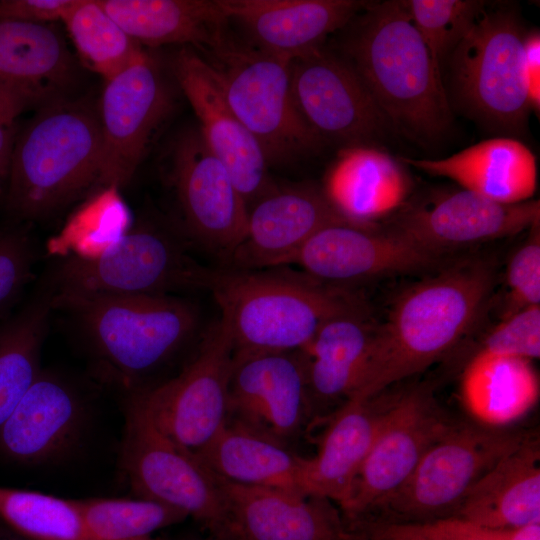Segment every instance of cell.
Masks as SVG:
<instances>
[{"mask_svg": "<svg viewBox=\"0 0 540 540\" xmlns=\"http://www.w3.org/2000/svg\"><path fill=\"white\" fill-rule=\"evenodd\" d=\"M539 221L538 200L505 204L461 188L406 202L382 226L441 258L449 251L521 233Z\"/></svg>", "mask_w": 540, "mask_h": 540, "instance_id": "cell-15", "label": "cell"}, {"mask_svg": "<svg viewBox=\"0 0 540 540\" xmlns=\"http://www.w3.org/2000/svg\"><path fill=\"white\" fill-rule=\"evenodd\" d=\"M74 500L96 540H160L152 533L189 517L180 509L140 497Z\"/></svg>", "mask_w": 540, "mask_h": 540, "instance_id": "cell-36", "label": "cell"}, {"mask_svg": "<svg viewBox=\"0 0 540 540\" xmlns=\"http://www.w3.org/2000/svg\"><path fill=\"white\" fill-rule=\"evenodd\" d=\"M361 540H363V539L361 538Z\"/></svg>", "mask_w": 540, "mask_h": 540, "instance_id": "cell-50", "label": "cell"}, {"mask_svg": "<svg viewBox=\"0 0 540 540\" xmlns=\"http://www.w3.org/2000/svg\"><path fill=\"white\" fill-rule=\"evenodd\" d=\"M341 56L358 75L391 129L428 144L452 124L451 106L436 64L404 0L368 2Z\"/></svg>", "mask_w": 540, "mask_h": 540, "instance_id": "cell-2", "label": "cell"}, {"mask_svg": "<svg viewBox=\"0 0 540 540\" xmlns=\"http://www.w3.org/2000/svg\"><path fill=\"white\" fill-rule=\"evenodd\" d=\"M61 21L82 61L106 81L125 70L143 51L98 0H77Z\"/></svg>", "mask_w": 540, "mask_h": 540, "instance_id": "cell-34", "label": "cell"}, {"mask_svg": "<svg viewBox=\"0 0 540 540\" xmlns=\"http://www.w3.org/2000/svg\"><path fill=\"white\" fill-rule=\"evenodd\" d=\"M539 224L531 227L529 238L517 249L508 263V308L504 316L525 307L540 305Z\"/></svg>", "mask_w": 540, "mask_h": 540, "instance_id": "cell-41", "label": "cell"}, {"mask_svg": "<svg viewBox=\"0 0 540 540\" xmlns=\"http://www.w3.org/2000/svg\"><path fill=\"white\" fill-rule=\"evenodd\" d=\"M140 45H193L210 52L226 37L218 0H98Z\"/></svg>", "mask_w": 540, "mask_h": 540, "instance_id": "cell-30", "label": "cell"}, {"mask_svg": "<svg viewBox=\"0 0 540 540\" xmlns=\"http://www.w3.org/2000/svg\"><path fill=\"white\" fill-rule=\"evenodd\" d=\"M540 394L531 360L479 350L464 368L460 397L481 426L499 429L525 416Z\"/></svg>", "mask_w": 540, "mask_h": 540, "instance_id": "cell-31", "label": "cell"}, {"mask_svg": "<svg viewBox=\"0 0 540 540\" xmlns=\"http://www.w3.org/2000/svg\"><path fill=\"white\" fill-rule=\"evenodd\" d=\"M456 519L485 529L540 522V448L528 437L470 489Z\"/></svg>", "mask_w": 540, "mask_h": 540, "instance_id": "cell-29", "label": "cell"}, {"mask_svg": "<svg viewBox=\"0 0 540 540\" xmlns=\"http://www.w3.org/2000/svg\"><path fill=\"white\" fill-rule=\"evenodd\" d=\"M174 76L199 121V131L213 154L226 166L247 205L273 185L268 162L255 138L230 108L217 72L188 46L173 59Z\"/></svg>", "mask_w": 540, "mask_h": 540, "instance_id": "cell-18", "label": "cell"}, {"mask_svg": "<svg viewBox=\"0 0 540 540\" xmlns=\"http://www.w3.org/2000/svg\"><path fill=\"white\" fill-rule=\"evenodd\" d=\"M453 424L425 387L394 398L350 490L339 506L347 521L370 514L409 477Z\"/></svg>", "mask_w": 540, "mask_h": 540, "instance_id": "cell-12", "label": "cell"}, {"mask_svg": "<svg viewBox=\"0 0 540 540\" xmlns=\"http://www.w3.org/2000/svg\"><path fill=\"white\" fill-rule=\"evenodd\" d=\"M294 102L321 139L369 145L391 129L370 93L341 57L320 47L290 60Z\"/></svg>", "mask_w": 540, "mask_h": 540, "instance_id": "cell-16", "label": "cell"}, {"mask_svg": "<svg viewBox=\"0 0 540 540\" xmlns=\"http://www.w3.org/2000/svg\"><path fill=\"white\" fill-rule=\"evenodd\" d=\"M408 14L436 64L442 63L487 6L479 0H404Z\"/></svg>", "mask_w": 540, "mask_h": 540, "instance_id": "cell-37", "label": "cell"}, {"mask_svg": "<svg viewBox=\"0 0 540 540\" xmlns=\"http://www.w3.org/2000/svg\"><path fill=\"white\" fill-rule=\"evenodd\" d=\"M54 287V286H53ZM54 310L71 317L104 375L130 391L166 366L193 338L198 312L175 295L56 292Z\"/></svg>", "mask_w": 540, "mask_h": 540, "instance_id": "cell-4", "label": "cell"}, {"mask_svg": "<svg viewBox=\"0 0 540 540\" xmlns=\"http://www.w3.org/2000/svg\"><path fill=\"white\" fill-rule=\"evenodd\" d=\"M170 109L171 98L160 68L144 51L106 81L98 112L101 189L118 190L130 182Z\"/></svg>", "mask_w": 540, "mask_h": 540, "instance_id": "cell-14", "label": "cell"}, {"mask_svg": "<svg viewBox=\"0 0 540 540\" xmlns=\"http://www.w3.org/2000/svg\"><path fill=\"white\" fill-rule=\"evenodd\" d=\"M2 179L0 178V197L2 196L3 194V185H2Z\"/></svg>", "mask_w": 540, "mask_h": 540, "instance_id": "cell-49", "label": "cell"}, {"mask_svg": "<svg viewBox=\"0 0 540 540\" xmlns=\"http://www.w3.org/2000/svg\"><path fill=\"white\" fill-rule=\"evenodd\" d=\"M392 400L382 402V393L365 400L351 398L333 412L317 454L304 459L305 495L342 504Z\"/></svg>", "mask_w": 540, "mask_h": 540, "instance_id": "cell-26", "label": "cell"}, {"mask_svg": "<svg viewBox=\"0 0 540 540\" xmlns=\"http://www.w3.org/2000/svg\"><path fill=\"white\" fill-rule=\"evenodd\" d=\"M495 277L493 263L471 259L404 289L375 326L367 365L351 398L375 397L448 354L476 324Z\"/></svg>", "mask_w": 540, "mask_h": 540, "instance_id": "cell-1", "label": "cell"}, {"mask_svg": "<svg viewBox=\"0 0 540 540\" xmlns=\"http://www.w3.org/2000/svg\"><path fill=\"white\" fill-rule=\"evenodd\" d=\"M481 350L528 360L540 357V305L503 317L484 340Z\"/></svg>", "mask_w": 540, "mask_h": 540, "instance_id": "cell-39", "label": "cell"}, {"mask_svg": "<svg viewBox=\"0 0 540 540\" xmlns=\"http://www.w3.org/2000/svg\"><path fill=\"white\" fill-rule=\"evenodd\" d=\"M195 458L230 482L307 496L302 483L305 457L241 427L225 423Z\"/></svg>", "mask_w": 540, "mask_h": 540, "instance_id": "cell-32", "label": "cell"}, {"mask_svg": "<svg viewBox=\"0 0 540 540\" xmlns=\"http://www.w3.org/2000/svg\"><path fill=\"white\" fill-rule=\"evenodd\" d=\"M73 62L48 24L0 18V94L19 112L68 84Z\"/></svg>", "mask_w": 540, "mask_h": 540, "instance_id": "cell-27", "label": "cell"}, {"mask_svg": "<svg viewBox=\"0 0 540 540\" xmlns=\"http://www.w3.org/2000/svg\"><path fill=\"white\" fill-rule=\"evenodd\" d=\"M120 459L137 497L180 509L209 532L231 527L218 477L160 432L134 393L127 403Z\"/></svg>", "mask_w": 540, "mask_h": 540, "instance_id": "cell-10", "label": "cell"}, {"mask_svg": "<svg viewBox=\"0 0 540 540\" xmlns=\"http://www.w3.org/2000/svg\"><path fill=\"white\" fill-rule=\"evenodd\" d=\"M171 180L188 234L229 259L244 237L249 207L199 129L176 141Z\"/></svg>", "mask_w": 540, "mask_h": 540, "instance_id": "cell-17", "label": "cell"}, {"mask_svg": "<svg viewBox=\"0 0 540 540\" xmlns=\"http://www.w3.org/2000/svg\"><path fill=\"white\" fill-rule=\"evenodd\" d=\"M525 35L512 8L486 6L448 57L454 101L473 119L509 137L525 130L531 111Z\"/></svg>", "mask_w": 540, "mask_h": 540, "instance_id": "cell-6", "label": "cell"}, {"mask_svg": "<svg viewBox=\"0 0 540 540\" xmlns=\"http://www.w3.org/2000/svg\"><path fill=\"white\" fill-rule=\"evenodd\" d=\"M525 438L496 428L453 424L427 449L405 482L358 521L425 523L454 518L475 483Z\"/></svg>", "mask_w": 540, "mask_h": 540, "instance_id": "cell-8", "label": "cell"}, {"mask_svg": "<svg viewBox=\"0 0 540 540\" xmlns=\"http://www.w3.org/2000/svg\"><path fill=\"white\" fill-rule=\"evenodd\" d=\"M410 189L399 159L370 145H355L339 151L322 190L348 221L378 227L407 202Z\"/></svg>", "mask_w": 540, "mask_h": 540, "instance_id": "cell-24", "label": "cell"}, {"mask_svg": "<svg viewBox=\"0 0 540 540\" xmlns=\"http://www.w3.org/2000/svg\"><path fill=\"white\" fill-rule=\"evenodd\" d=\"M77 0H0V18L33 23L62 20Z\"/></svg>", "mask_w": 540, "mask_h": 540, "instance_id": "cell-42", "label": "cell"}, {"mask_svg": "<svg viewBox=\"0 0 540 540\" xmlns=\"http://www.w3.org/2000/svg\"><path fill=\"white\" fill-rule=\"evenodd\" d=\"M216 270L194 259L175 235L138 224L95 255L69 254L51 282L56 292L173 295L209 291Z\"/></svg>", "mask_w": 540, "mask_h": 540, "instance_id": "cell-7", "label": "cell"}, {"mask_svg": "<svg viewBox=\"0 0 540 540\" xmlns=\"http://www.w3.org/2000/svg\"><path fill=\"white\" fill-rule=\"evenodd\" d=\"M19 113L20 112L0 94V115L8 120L14 121Z\"/></svg>", "mask_w": 540, "mask_h": 540, "instance_id": "cell-47", "label": "cell"}, {"mask_svg": "<svg viewBox=\"0 0 540 540\" xmlns=\"http://www.w3.org/2000/svg\"><path fill=\"white\" fill-rule=\"evenodd\" d=\"M226 100L270 163L293 160L320 147L294 102L290 60L228 36L209 52Z\"/></svg>", "mask_w": 540, "mask_h": 540, "instance_id": "cell-9", "label": "cell"}, {"mask_svg": "<svg viewBox=\"0 0 540 540\" xmlns=\"http://www.w3.org/2000/svg\"><path fill=\"white\" fill-rule=\"evenodd\" d=\"M0 540H27V539L23 537L20 538L17 536L10 535L7 532L0 529Z\"/></svg>", "mask_w": 540, "mask_h": 540, "instance_id": "cell-48", "label": "cell"}, {"mask_svg": "<svg viewBox=\"0 0 540 540\" xmlns=\"http://www.w3.org/2000/svg\"><path fill=\"white\" fill-rule=\"evenodd\" d=\"M440 257L380 225L336 224L312 236L293 263L308 275L333 284L433 269Z\"/></svg>", "mask_w": 540, "mask_h": 540, "instance_id": "cell-20", "label": "cell"}, {"mask_svg": "<svg viewBox=\"0 0 540 540\" xmlns=\"http://www.w3.org/2000/svg\"><path fill=\"white\" fill-rule=\"evenodd\" d=\"M227 20H235L253 46L289 59L322 47L367 5L357 0H218Z\"/></svg>", "mask_w": 540, "mask_h": 540, "instance_id": "cell-23", "label": "cell"}, {"mask_svg": "<svg viewBox=\"0 0 540 540\" xmlns=\"http://www.w3.org/2000/svg\"><path fill=\"white\" fill-rule=\"evenodd\" d=\"M336 224L354 223L334 208L322 189L272 186L248 209L244 237L228 260L239 270L293 263L312 236Z\"/></svg>", "mask_w": 540, "mask_h": 540, "instance_id": "cell-19", "label": "cell"}, {"mask_svg": "<svg viewBox=\"0 0 540 540\" xmlns=\"http://www.w3.org/2000/svg\"><path fill=\"white\" fill-rule=\"evenodd\" d=\"M481 529L489 540H540V522L516 528Z\"/></svg>", "mask_w": 540, "mask_h": 540, "instance_id": "cell-45", "label": "cell"}, {"mask_svg": "<svg viewBox=\"0 0 540 540\" xmlns=\"http://www.w3.org/2000/svg\"><path fill=\"white\" fill-rule=\"evenodd\" d=\"M84 419L85 406L76 389L41 370L0 425V453L27 465L58 461L77 446Z\"/></svg>", "mask_w": 540, "mask_h": 540, "instance_id": "cell-22", "label": "cell"}, {"mask_svg": "<svg viewBox=\"0 0 540 540\" xmlns=\"http://www.w3.org/2000/svg\"><path fill=\"white\" fill-rule=\"evenodd\" d=\"M399 161L505 204L531 200L537 187L535 155L523 142L509 136L481 141L446 158L400 157Z\"/></svg>", "mask_w": 540, "mask_h": 540, "instance_id": "cell-25", "label": "cell"}, {"mask_svg": "<svg viewBox=\"0 0 540 540\" xmlns=\"http://www.w3.org/2000/svg\"><path fill=\"white\" fill-rule=\"evenodd\" d=\"M0 520L27 540H96L74 499L0 487Z\"/></svg>", "mask_w": 540, "mask_h": 540, "instance_id": "cell-35", "label": "cell"}, {"mask_svg": "<svg viewBox=\"0 0 540 540\" xmlns=\"http://www.w3.org/2000/svg\"><path fill=\"white\" fill-rule=\"evenodd\" d=\"M100 165L98 113L79 101L49 103L15 139L8 213L20 222L51 216L99 187Z\"/></svg>", "mask_w": 540, "mask_h": 540, "instance_id": "cell-5", "label": "cell"}, {"mask_svg": "<svg viewBox=\"0 0 540 540\" xmlns=\"http://www.w3.org/2000/svg\"><path fill=\"white\" fill-rule=\"evenodd\" d=\"M232 360V340L219 318L177 375L133 393L160 432L195 457L226 423Z\"/></svg>", "mask_w": 540, "mask_h": 540, "instance_id": "cell-11", "label": "cell"}, {"mask_svg": "<svg viewBox=\"0 0 540 540\" xmlns=\"http://www.w3.org/2000/svg\"><path fill=\"white\" fill-rule=\"evenodd\" d=\"M209 291L234 353L298 351L327 321L368 313L357 294L307 273L216 270Z\"/></svg>", "mask_w": 540, "mask_h": 540, "instance_id": "cell-3", "label": "cell"}, {"mask_svg": "<svg viewBox=\"0 0 540 540\" xmlns=\"http://www.w3.org/2000/svg\"><path fill=\"white\" fill-rule=\"evenodd\" d=\"M363 540H489L480 527L456 518L425 523L353 522Z\"/></svg>", "mask_w": 540, "mask_h": 540, "instance_id": "cell-40", "label": "cell"}, {"mask_svg": "<svg viewBox=\"0 0 540 540\" xmlns=\"http://www.w3.org/2000/svg\"><path fill=\"white\" fill-rule=\"evenodd\" d=\"M199 540H244L232 527L219 531L210 532L206 538Z\"/></svg>", "mask_w": 540, "mask_h": 540, "instance_id": "cell-46", "label": "cell"}, {"mask_svg": "<svg viewBox=\"0 0 540 540\" xmlns=\"http://www.w3.org/2000/svg\"><path fill=\"white\" fill-rule=\"evenodd\" d=\"M525 75L531 110H540V33L527 32L524 39Z\"/></svg>", "mask_w": 540, "mask_h": 540, "instance_id": "cell-43", "label": "cell"}, {"mask_svg": "<svg viewBox=\"0 0 540 540\" xmlns=\"http://www.w3.org/2000/svg\"><path fill=\"white\" fill-rule=\"evenodd\" d=\"M14 121L0 115V178L7 180L15 143Z\"/></svg>", "mask_w": 540, "mask_h": 540, "instance_id": "cell-44", "label": "cell"}, {"mask_svg": "<svg viewBox=\"0 0 540 540\" xmlns=\"http://www.w3.org/2000/svg\"><path fill=\"white\" fill-rule=\"evenodd\" d=\"M53 298L50 282L0 325V425L41 372V351L54 311Z\"/></svg>", "mask_w": 540, "mask_h": 540, "instance_id": "cell-33", "label": "cell"}, {"mask_svg": "<svg viewBox=\"0 0 540 540\" xmlns=\"http://www.w3.org/2000/svg\"><path fill=\"white\" fill-rule=\"evenodd\" d=\"M36 248L25 226L0 229V318L34 278Z\"/></svg>", "mask_w": 540, "mask_h": 540, "instance_id": "cell-38", "label": "cell"}, {"mask_svg": "<svg viewBox=\"0 0 540 540\" xmlns=\"http://www.w3.org/2000/svg\"><path fill=\"white\" fill-rule=\"evenodd\" d=\"M226 423L292 449L311 426L301 351L233 352Z\"/></svg>", "mask_w": 540, "mask_h": 540, "instance_id": "cell-13", "label": "cell"}, {"mask_svg": "<svg viewBox=\"0 0 540 540\" xmlns=\"http://www.w3.org/2000/svg\"><path fill=\"white\" fill-rule=\"evenodd\" d=\"M368 313L337 316L323 324L301 349L305 363L311 424L328 407L350 399L365 371L373 334Z\"/></svg>", "mask_w": 540, "mask_h": 540, "instance_id": "cell-28", "label": "cell"}, {"mask_svg": "<svg viewBox=\"0 0 540 540\" xmlns=\"http://www.w3.org/2000/svg\"><path fill=\"white\" fill-rule=\"evenodd\" d=\"M218 481L231 527L244 540H360L339 506L327 498Z\"/></svg>", "mask_w": 540, "mask_h": 540, "instance_id": "cell-21", "label": "cell"}]
</instances>
